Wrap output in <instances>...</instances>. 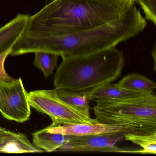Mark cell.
I'll list each match as a JSON object with an SVG mask.
<instances>
[{"mask_svg": "<svg viewBox=\"0 0 156 156\" xmlns=\"http://www.w3.org/2000/svg\"><path fill=\"white\" fill-rule=\"evenodd\" d=\"M147 25V20L135 4L117 19L91 30L60 35L23 33L10 55L46 52L62 59L85 55L115 47L141 34Z\"/></svg>", "mask_w": 156, "mask_h": 156, "instance_id": "6da1fadb", "label": "cell"}, {"mask_svg": "<svg viewBox=\"0 0 156 156\" xmlns=\"http://www.w3.org/2000/svg\"><path fill=\"white\" fill-rule=\"evenodd\" d=\"M134 0H54L29 16L24 33L60 35L91 30L117 19Z\"/></svg>", "mask_w": 156, "mask_h": 156, "instance_id": "7a4b0ae2", "label": "cell"}, {"mask_svg": "<svg viewBox=\"0 0 156 156\" xmlns=\"http://www.w3.org/2000/svg\"><path fill=\"white\" fill-rule=\"evenodd\" d=\"M62 59L54 78L57 90L87 91L111 83L121 75L125 63L123 53L115 47Z\"/></svg>", "mask_w": 156, "mask_h": 156, "instance_id": "3957f363", "label": "cell"}, {"mask_svg": "<svg viewBox=\"0 0 156 156\" xmlns=\"http://www.w3.org/2000/svg\"><path fill=\"white\" fill-rule=\"evenodd\" d=\"M93 111L98 123L130 127L135 134L156 132V96L154 91L122 98L97 99Z\"/></svg>", "mask_w": 156, "mask_h": 156, "instance_id": "277c9868", "label": "cell"}, {"mask_svg": "<svg viewBox=\"0 0 156 156\" xmlns=\"http://www.w3.org/2000/svg\"><path fill=\"white\" fill-rule=\"evenodd\" d=\"M31 107L51 118L54 126L98 123L90 113L72 106L62 100L55 89L38 90L28 93Z\"/></svg>", "mask_w": 156, "mask_h": 156, "instance_id": "5b68a950", "label": "cell"}, {"mask_svg": "<svg viewBox=\"0 0 156 156\" xmlns=\"http://www.w3.org/2000/svg\"><path fill=\"white\" fill-rule=\"evenodd\" d=\"M28 93L21 77L0 79V113L18 123L29 120L31 110Z\"/></svg>", "mask_w": 156, "mask_h": 156, "instance_id": "8992f818", "label": "cell"}, {"mask_svg": "<svg viewBox=\"0 0 156 156\" xmlns=\"http://www.w3.org/2000/svg\"><path fill=\"white\" fill-rule=\"evenodd\" d=\"M124 134L116 133L81 136L66 135V141L56 151L140 154L139 150L120 148L116 145L124 139Z\"/></svg>", "mask_w": 156, "mask_h": 156, "instance_id": "52a82bcc", "label": "cell"}, {"mask_svg": "<svg viewBox=\"0 0 156 156\" xmlns=\"http://www.w3.org/2000/svg\"><path fill=\"white\" fill-rule=\"evenodd\" d=\"M46 128L47 131L51 133L76 136L125 134L129 132L136 133L135 130L128 126L101 123L66 124L59 126H54L51 124L46 127Z\"/></svg>", "mask_w": 156, "mask_h": 156, "instance_id": "ba28073f", "label": "cell"}, {"mask_svg": "<svg viewBox=\"0 0 156 156\" xmlns=\"http://www.w3.org/2000/svg\"><path fill=\"white\" fill-rule=\"evenodd\" d=\"M29 15L19 14L0 28V53L12 49L24 32Z\"/></svg>", "mask_w": 156, "mask_h": 156, "instance_id": "9c48e42d", "label": "cell"}, {"mask_svg": "<svg viewBox=\"0 0 156 156\" xmlns=\"http://www.w3.org/2000/svg\"><path fill=\"white\" fill-rule=\"evenodd\" d=\"M152 91H154L146 92L131 91L120 87L117 83L111 84L109 83L92 90L86 91V93L89 100H95L97 99L122 98L136 96L145 94Z\"/></svg>", "mask_w": 156, "mask_h": 156, "instance_id": "30bf717a", "label": "cell"}, {"mask_svg": "<svg viewBox=\"0 0 156 156\" xmlns=\"http://www.w3.org/2000/svg\"><path fill=\"white\" fill-rule=\"evenodd\" d=\"M32 143L44 151L55 152L66 141V135L48 132L46 128L32 134Z\"/></svg>", "mask_w": 156, "mask_h": 156, "instance_id": "8fae6325", "label": "cell"}, {"mask_svg": "<svg viewBox=\"0 0 156 156\" xmlns=\"http://www.w3.org/2000/svg\"><path fill=\"white\" fill-rule=\"evenodd\" d=\"M117 84L124 89L131 91H155L156 89L155 82L138 73H132L125 76Z\"/></svg>", "mask_w": 156, "mask_h": 156, "instance_id": "7c38bea8", "label": "cell"}, {"mask_svg": "<svg viewBox=\"0 0 156 156\" xmlns=\"http://www.w3.org/2000/svg\"><path fill=\"white\" fill-rule=\"evenodd\" d=\"M124 139L134 144L140 146V154H156V132L147 134L125 133Z\"/></svg>", "mask_w": 156, "mask_h": 156, "instance_id": "4fadbf2b", "label": "cell"}, {"mask_svg": "<svg viewBox=\"0 0 156 156\" xmlns=\"http://www.w3.org/2000/svg\"><path fill=\"white\" fill-rule=\"evenodd\" d=\"M59 97L67 104L80 110L89 113V101L86 91H73L59 89L57 90Z\"/></svg>", "mask_w": 156, "mask_h": 156, "instance_id": "5bb4252c", "label": "cell"}, {"mask_svg": "<svg viewBox=\"0 0 156 156\" xmlns=\"http://www.w3.org/2000/svg\"><path fill=\"white\" fill-rule=\"evenodd\" d=\"M34 54V65L41 71L45 78L51 76L57 67L59 56L46 52H37Z\"/></svg>", "mask_w": 156, "mask_h": 156, "instance_id": "9a60e30c", "label": "cell"}, {"mask_svg": "<svg viewBox=\"0 0 156 156\" xmlns=\"http://www.w3.org/2000/svg\"><path fill=\"white\" fill-rule=\"evenodd\" d=\"M145 14V19L156 25V0H136Z\"/></svg>", "mask_w": 156, "mask_h": 156, "instance_id": "2e32d148", "label": "cell"}, {"mask_svg": "<svg viewBox=\"0 0 156 156\" xmlns=\"http://www.w3.org/2000/svg\"><path fill=\"white\" fill-rule=\"evenodd\" d=\"M12 49L0 53V79H9L12 77L7 73L5 68V61L10 54Z\"/></svg>", "mask_w": 156, "mask_h": 156, "instance_id": "e0dca14e", "label": "cell"}, {"mask_svg": "<svg viewBox=\"0 0 156 156\" xmlns=\"http://www.w3.org/2000/svg\"><path fill=\"white\" fill-rule=\"evenodd\" d=\"M156 44H155L154 46V49L152 51V58L154 60V71H156Z\"/></svg>", "mask_w": 156, "mask_h": 156, "instance_id": "ac0fdd59", "label": "cell"}, {"mask_svg": "<svg viewBox=\"0 0 156 156\" xmlns=\"http://www.w3.org/2000/svg\"><path fill=\"white\" fill-rule=\"evenodd\" d=\"M134 1L135 2H136V0H134Z\"/></svg>", "mask_w": 156, "mask_h": 156, "instance_id": "d6986e66", "label": "cell"}, {"mask_svg": "<svg viewBox=\"0 0 156 156\" xmlns=\"http://www.w3.org/2000/svg\"><path fill=\"white\" fill-rule=\"evenodd\" d=\"M50 1H54V0H50Z\"/></svg>", "mask_w": 156, "mask_h": 156, "instance_id": "ffe728a7", "label": "cell"}]
</instances>
